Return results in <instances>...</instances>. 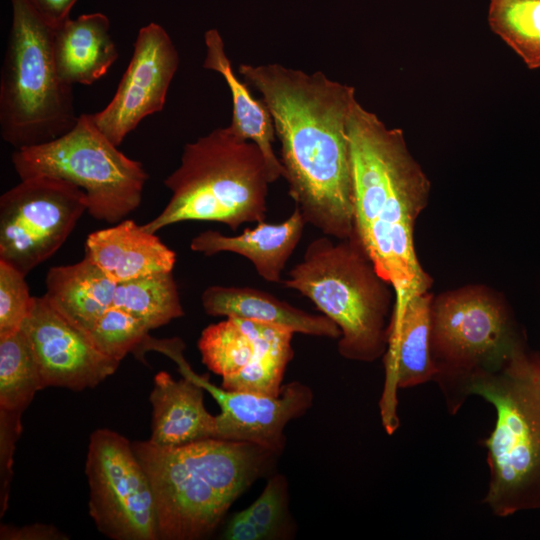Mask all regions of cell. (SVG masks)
<instances>
[{"label":"cell","mask_w":540,"mask_h":540,"mask_svg":"<svg viewBox=\"0 0 540 540\" xmlns=\"http://www.w3.org/2000/svg\"><path fill=\"white\" fill-rule=\"evenodd\" d=\"M239 74L260 92L281 144L283 178L306 224L334 239L353 231L348 120L355 89L322 72L280 64H240Z\"/></svg>","instance_id":"1"},{"label":"cell","mask_w":540,"mask_h":540,"mask_svg":"<svg viewBox=\"0 0 540 540\" xmlns=\"http://www.w3.org/2000/svg\"><path fill=\"white\" fill-rule=\"evenodd\" d=\"M353 186V233L379 275L393 288L391 316L415 295L428 292L432 277L414 244L417 218L428 204L431 183L399 128H389L354 101L348 120Z\"/></svg>","instance_id":"2"},{"label":"cell","mask_w":540,"mask_h":540,"mask_svg":"<svg viewBox=\"0 0 540 540\" xmlns=\"http://www.w3.org/2000/svg\"><path fill=\"white\" fill-rule=\"evenodd\" d=\"M132 448L152 488L158 540L210 535L278 456L253 443L216 438L177 447L133 441Z\"/></svg>","instance_id":"3"},{"label":"cell","mask_w":540,"mask_h":540,"mask_svg":"<svg viewBox=\"0 0 540 540\" xmlns=\"http://www.w3.org/2000/svg\"><path fill=\"white\" fill-rule=\"evenodd\" d=\"M282 283L338 326L343 358L374 362L384 356L395 294L353 232L337 241L326 235L313 239Z\"/></svg>","instance_id":"4"},{"label":"cell","mask_w":540,"mask_h":540,"mask_svg":"<svg viewBox=\"0 0 540 540\" xmlns=\"http://www.w3.org/2000/svg\"><path fill=\"white\" fill-rule=\"evenodd\" d=\"M171 196L143 227L152 233L184 221H210L237 230L266 218L271 183L258 146L229 126L185 144L179 166L163 181Z\"/></svg>","instance_id":"5"},{"label":"cell","mask_w":540,"mask_h":540,"mask_svg":"<svg viewBox=\"0 0 540 540\" xmlns=\"http://www.w3.org/2000/svg\"><path fill=\"white\" fill-rule=\"evenodd\" d=\"M471 395L497 414L484 440L490 469L484 503L501 517L540 508V355L520 347L503 368L476 380Z\"/></svg>","instance_id":"6"},{"label":"cell","mask_w":540,"mask_h":540,"mask_svg":"<svg viewBox=\"0 0 540 540\" xmlns=\"http://www.w3.org/2000/svg\"><path fill=\"white\" fill-rule=\"evenodd\" d=\"M524 346L504 296L472 284L433 295L430 349L435 381L456 414L479 378L503 368Z\"/></svg>","instance_id":"7"},{"label":"cell","mask_w":540,"mask_h":540,"mask_svg":"<svg viewBox=\"0 0 540 540\" xmlns=\"http://www.w3.org/2000/svg\"><path fill=\"white\" fill-rule=\"evenodd\" d=\"M12 21L0 77V135L14 149L50 142L77 123L72 86L59 76L52 29L11 0Z\"/></svg>","instance_id":"8"},{"label":"cell","mask_w":540,"mask_h":540,"mask_svg":"<svg viewBox=\"0 0 540 540\" xmlns=\"http://www.w3.org/2000/svg\"><path fill=\"white\" fill-rule=\"evenodd\" d=\"M13 167L20 180L51 176L81 188L88 214L116 224L141 204L149 178L141 162L129 158L95 125L91 114H81L64 135L40 145L14 149Z\"/></svg>","instance_id":"9"},{"label":"cell","mask_w":540,"mask_h":540,"mask_svg":"<svg viewBox=\"0 0 540 540\" xmlns=\"http://www.w3.org/2000/svg\"><path fill=\"white\" fill-rule=\"evenodd\" d=\"M87 211L85 192L69 181L21 179L0 197V260L27 275L61 248Z\"/></svg>","instance_id":"10"},{"label":"cell","mask_w":540,"mask_h":540,"mask_svg":"<svg viewBox=\"0 0 540 540\" xmlns=\"http://www.w3.org/2000/svg\"><path fill=\"white\" fill-rule=\"evenodd\" d=\"M89 514L114 540H158L149 479L125 436L107 428L90 435L85 462Z\"/></svg>","instance_id":"11"},{"label":"cell","mask_w":540,"mask_h":540,"mask_svg":"<svg viewBox=\"0 0 540 540\" xmlns=\"http://www.w3.org/2000/svg\"><path fill=\"white\" fill-rule=\"evenodd\" d=\"M184 343L179 338L156 339L149 334L139 347L157 351L172 359L182 376L189 378L207 391L220 406L216 415V439L249 442L280 454L286 438L287 424L302 417L313 404L311 388L299 381L283 384L276 396L230 391L210 382L208 375L193 371L184 355Z\"/></svg>","instance_id":"12"},{"label":"cell","mask_w":540,"mask_h":540,"mask_svg":"<svg viewBox=\"0 0 540 540\" xmlns=\"http://www.w3.org/2000/svg\"><path fill=\"white\" fill-rule=\"evenodd\" d=\"M292 331L227 317L203 329L197 342L203 364L222 377L221 387L276 396L294 356Z\"/></svg>","instance_id":"13"},{"label":"cell","mask_w":540,"mask_h":540,"mask_svg":"<svg viewBox=\"0 0 540 540\" xmlns=\"http://www.w3.org/2000/svg\"><path fill=\"white\" fill-rule=\"evenodd\" d=\"M179 66L178 51L159 24L139 29L133 54L109 104L91 114L98 129L116 146L140 122L163 110Z\"/></svg>","instance_id":"14"},{"label":"cell","mask_w":540,"mask_h":540,"mask_svg":"<svg viewBox=\"0 0 540 540\" xmlns=\"http://www.w3.org/2000/svg\"><path fill=\"white\" fill-rule=\"evenodd\" d=\"M21 330L31 345L43 389L94 388L114 374L120 364L102 354L88 335L65 319L44 295L35 297Z\"/></svg>","instance_id":"15"},{"label":"cell","mask_w":540,"mask_h":540,"mask_svg":"<svg viewBox=\"0 0 540 540\" xmlns=\"http://www.w3.org/2000/svg\"><path fill=\"white\" fill-rule=\"evenodd\" d=\"M433 294L412 297L398 316H391L388 344L383 356L385 382L380 400L382 423L388 434L399 425L396 392L433 381L430 349V309Z\"/></svg>","instance_id":"16"},{"label":"cell","mask_w":540,"mask_h":540,"mask_svg":"<svg viewBox=\"0 0 540 540\" xmlns=\"http://www.w3.org/2000/svg\"><path fill=\"white\" fill-rule=\"evenodd\" d=\"M84 251V257L117 284L171 272L176 263L175 251L132 219L91 232Z\"/></svg>","instance_id":"17"},{"label":"cell","mask_w":540,"mask_h":540,"mask_svg":"<svg viewBox=\"0 0 540 540\" xmlns=\"http://www.w3.org/2000/svg\"><path fill=\"white\" fill-rule=\"evenodd\" d=\"M204 391L187 377L175 380L166 371L158 372L149 396L152 405L149 441L162 447H177L216 438V416L205 407Z\"/></svg>","instance_id":"18"},{"label":"cell","mask_w":540,"mask_h":540,"mask_svg":"<svg viewBox=\"0 0 540 540\" xmlns=\"http://www.w3.org/2000/svg\"><path fill=\"white\" fill-rule=\"evenodd\" d=\"M306 222L299 209L294 207L290 216L281 223L259 222L241 234L227 236L218 231L206 230L190 242V249L212 256L231 252L248 259L258 275L267 282H282V272L300 242Z\"/></svg>","instance_id":"19"},{"label":"cell","mask_w":540,"mask_h":540,"mask_svg":"<svg viewBox=\"0 0 540 540\" xmlns=\"http://www.w3.org/2000/svg\"><path fill=\"white\" fill-rule=\"evenodd\" d=\"M52 49L60 78L71 86L92 85L119 56L110 21L100 12L69 18L53 28Z\"/></svg>","instance_id":"20"},{"label":"cell","mask_w":540,"mask_h":540,"mask_svg":"<svg viewBox=\"0 0 540 540\" xmlns=\"http://www.w3.org/2000/svg\"><path fill=\"white\" fill-rule=\"evenodd\" d=\"M201 304L210 316L259 321L316 337L339 339L341 334L338 326L325 315L308 313L255 288L209 286L201 295Z\"/></svg>","instance_id":"21"},{"label":"cell","mask_w":540,"mask_h":540,"mask_svg":"<svg viewBox=\"0 0 540 540\" xmlns=\"http://www.w3.org/2000/svg\"><path fill=\"white\" fill-rule=\"evenodd\" d=\"M204 42L203 68L220 74L230 89L233 111L228 126L238 137L258 146L265 158L270 182L274 183L284 176V169L273 150L276 134L271 113L265 102L255 99L247 84L236 76L220 33L216 29L207 30Z\"/></svg>","instance_id":"22"},{"label":"cell","mask_w":540,"mask_h":540,"mask_svg":"<svg viewBox=\"0 0 540 540\" xmlns=\"http://www.w3.org/2000/svg\"><path fill=\"white\" fill-rule=\"evenodd\" d=\"M45 285L48 302L87 333L113 305L117 283L84 257L74 264L51 267Z\"/></svg>","instance_id":"23"},{"label":"cell","mask_w":540,"mask_h":540,"mask_svg":"<svg viewBox=\"0 0 540 540\" xmlns=\"http://www.w3.org/2000/svg\"><path fill=\"white\" fill-rule=\"evenodd\" d=\"M113 306L132 314L149 330L159 328L184 315L172 271L117 284Z\"/></svg>","instance_id":"24"},{"label":"cell","mask_w":540,"mask_h":540,"mask_svg":"<svg viewBox=\"0 0 540 540\" xmlns=\"http://www.w3.org/2000/svg\"><path fill=\"white\" fill-rule=\"evenodd\" d=\"M31 345L20 329L0 336V410L22 413L42 390Z\"/></svg>","instance_id":"25"},{"label":"cell","mask_w":540,"mask_h":540,"mask_svg":"<svg viewBox=\"0 0 540 540\" xmlns=\"http://www.w3.org/2000/svg\"><path fill=\"white\" fill-rule=\"evenodd\" d=\"M488 21L528 68H540V0H490Z\"/></svg>","instance_id":"26"},{"label":"cell","mask_w":540,"mask_h":540,"mask_svg":"<svg viewBox=\"0 0 540 540\" xmlns=\"http://www.w3.org/2000/svg\"><path fill=\"white\" fill-rule=\"evenodd\" d=\"M149 331L141 320L112 305L86 334L102 354L120 363L135 352Z\"/></svg>","instance_id":"27"},{"label":"cell","mask_w":540,"mask_h":540,"mask_svg":"<svg viewBox=\"0 0 540 540\" xmlns=\"http://www.w3.org/2000/svg\"><path fill=\"white\" fill-rule=\"evenodd\" d=\"M260 540L284 539L291 535L288 486L281 474L271 476L258 498L244 509Z\"/></svg>","instance_id":"28"},{"label":"cell","mask_w":540,"mask_h":540,"mask_svg":"<svg viewBox=\"0 0 540 540\" xmlns=\"http://www.w3.org/2000/svg\"><path fill=\"white\" fill-rule=\"evenodd\" d=\"M25 277L0 260V336L19 331L32 311L35 297L30 295Z\"/></svg>","instance_id":"29"},{"label":"cell","mask_w":540,"mask_h":540,"mask_svg":"<svg viewBox=\"0 0 540 540\" xmlns=\"http://www.w3.org/2000/svg\"><path fill=\"white\" fill-rule=\"evenodd\" d=\"M21 413L0 410V516L8 505L15 443L21 434Z\"/></svg>","instance_id":"30"},{"label":"cell","mask_w":540,"mask_h":540,"mask_svg":"<svg viewBox=\"0 0 540 540\" xmlns=\"http://www.w3.org/2000/svg\"><path fill=\"white\" fill-rule=\"evenodd\" d=\"M31 10L51 29L70 17L77 0H24Z\"/></svg>","instance_id":"31"},{"label":"cell","mask_w":540,"mask_h":540,"mask_svg":"<svg viewBox=\"0 0 540 540\" xmlns=\"http://www.w3.org/2000/svg\"><path fill=\"white\" fill-rule=\"evenodd\" d=\"M1 540H66L68 536L48 524H30L22 527L2 525Z\"/></svg>","instance_id":"32"},{"label":"cell","mask_w":540,"mask_h":540,"mask_svg":"<svg viewBox=\"0 0 540 540\" xmlns=\"http://www.w3.org/2000/svg\"><path fill=\"white\" fill-rule=\"evenodd\" d=\"M222 536L226 540H260L256 528L244 510L230 518Z\"/></svg>","instance_id":"33"}]
</instances>
